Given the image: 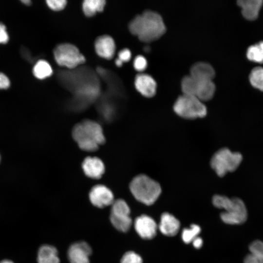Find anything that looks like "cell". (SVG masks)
Wrapping results in <instances>:
<instances>
[{
	"instance_id": "obj_5",
	"label": "cell",
	"mask_w": 263,
	"mask_h": 263,
	"mask_svg": "<svg viewBox=\"0 0 263 263\" xmlns=\"http://www.w3.org/2000/svg\"><path fill=\"white\" fill-rule=\"evenodd\" d=\"M242 159L240 153L233 152L227 148H223L214 153L210 159V165L216 174L222 177L227 172L235 171Z\"/></svg>"
},
{
	"instance_id": "obj_34",
	"label": "cell",
	"mask_w": 263,
	"mask_h": 263,
	"mask_svg": "<svg viewBox=\"0 0 263 263\" xmlns=\"http://www.w3.org/2000/svg\"><path fill=\"white\" fill-rule=\"evenodd\" d=\"M20 52L23 58L26 59L27 61H31L32 58L31 53L27 48L24 47H22L20 50Z\"/></svg>"
},
{
	"instance_id": "obj_8",
	"label": "cell",
	"mask_w": 263,
	"mask_h": 263,
	"mask_svg": "<svg viewBox=\"0 0 263 263\" xmlns=\"http://www.w3.org/2000/svg\"><path fill=\"white\" fill-rule=\"evenodd\" d=\"M89 198L93 205L100 208L111 205L114 201L112 191L102 185H96L92 188L89 193Z\"/></svg>"
},
{
	"instance_id": "obj_21",
	"label": "cell",
	"mask_w": 263,
	"mask_h": 263,
	"mask_svg": "<svg viewBox=\"0 0 263 263\" xmlns=\"http://www.w3.org/2000/svg\"><path fill=\"white\" fill-rule=\"evenodd\" d=\"M105 4L104 0H85L82 4L83 12L87 16H93L97 12L102 11Z\"/></svg>"
},
{
	"instance_id": "obj_15",
	"label": "cell",
	"mask_w": 263,
	"mask_h": 263,
	"mask_svg": "<svg viewBox=\"0 0 263 263\" xmlns=\"http://www.w3.org/2000/svg\"><path fill=\"white\" fill-rule=\"evenodd\" d=\"M190 75L198 80H212L215 76V71L209 64L199 62L192 66Z\"/></svg>"
},
{
	"instance_id": "obj_14",
	"label": "cell",
	"mask_w": 263,
	"mask_h": 263,
	"mask_svg": "<svg viewBox=\"0 0 263 263\" xmlns=\"http://www.w3.org/2000/svg\"><path fill=\"white\" fill-rule=\"evenodd\" d=\"M180 225L179 221L172 214L167 212L161 215L159 228L162 234L173 236L178 233Z\"/></svg>"
},
{
	"instance_id": "obj_24",
	"label": "cell",
	"mask_w": 263,
	"mask_h": 263,
	"mask_svg": "<svg viewBox=\"0 0 263 263\" xmlns=\"http://www.w3.org/2000/svg\"><path fill=\"white\" fill-rule=\"evenodd\" d=\"M249 80L253 87L263 91V68L257 67L252 69Z\"/></svg>"
},
{
	"instance_id": "obj_22",
	"label": "cell",
	"mask_w": 263,
	"mask_h": 263,
	"mask_svg": "<svg viewBox=\"0 0 263 263\" xmlns=\"http://www.w3.org/2000/svg\"><path fill=\"white\" fill-rule=\"evenodd\" d=\"M198 82V80L190 75L183 77L181 82L183 94L195 96Z\"/></svg>"
},
{
	"instance_id": "obj_16",
	"label": "cell",
	"mask_w": 263,
	"mask_h": 263,
	"mask_svg": "<svg viewBox=\"0 0 263 263\" xmlns=\"http://www.w3.org/2000/svg\"><path fill=\"white\" fill-rule=\"evenodd\" d=\"M262 0H239L237 4L242 8L243 16L248 20H254L258 16Z\"/></svg>"
},
{
	"instance_id": "obj_33",
	"label": "cell",
	"mask_w": 263,
	"mask_h": 263,
	"mask_svg": "<svg viewBox=\"0 0 263 263\" xmlns=\"http://www.w3.org/2000/svg\"><path fill=\"white\" fill-rule=\"evenodd\" d=\"M10 86L9 78L4 74L0 72V89H7Z\"/></svg>"
},
{
	"instance_id": "obj_4",
	"label": "cell",
	"mask_w": 263,
	"mask_h": 263,
	"mask_svg": "<svg viewBox=\"0 0 263 263\" xmlns=\"http://www.w3.org/2000/svg\"><path fill=\"white\" fill-rule=\"evenodd\" d=\"M130 189L137 200L146 205L154 203L162 192L159 183L145 174L136 176L130 183Z\"/></svg>"
},
{
	"instance_id": "obj_38",
	"label": "cell",
	"mask_w": 263,
	"mask_h": 263,
	"mask_svg": "<svg viewBox=\"0 0 263 263\" xmlns=\"http://www.w3.org/2000/svg\"><path fill=\"white\" fill-rule=\"evenodd\" d=\"M0 263H14L12 261L8 260H4L0 262Z\"/></svg>"
},
{
	"instance_id": "obj_11",
	"label": "cell",
	"mask_w": 263,
	"mask_h": 263,
	"mask_svg": "<svg viewBox=\"0 0 263 263\" xmlns=\"http://www.w3.org/2000/svg\"><path fill=\"white\" fill-rule=\"evenodd\" d=\"M84 172L90 178L97 179L105 172V166L102 160L96 157H87L82 162Z\"/></svg>"
},
{
	"instance_id": "obj_35",
	"label": "cell",
	"mask_w": 263,
	"mask_h": 263,
	"mask_svg": "<svg viewBox=\"0 0 263 263\" xmlns=\"http://www.w3.org/2000/svg\"><path fill=\"white\" fill-rule=\"evenodd\" d=\"M192 243L194 247L198 249L202 246L203 240L200 237H197L193 240Z\"/></svg>"
},
{
	"instance_id": "obj_26",
	"label": "cell",
	"mask_w": 263,
	"mask_h": 263,
	"mask_svg": "<svg viewBox=\"0 0 263 263\" xmlns=\"http://www.w3.org/2000/svg\"><path fill=\"white\" fill-rule=\"evenodd\" d=\"M121 263H142V259L137 253L129 251L122 257Z\"/></svg>"
},
{
	"instance_id": "obj_7",
	"label": "cell",
	"mask_w": 263,
	"mask_h": 263,
	"mask_svg": "<svg viewBox=\"0 0 263 263\" xmlns=\"http://www.w3.org/2000/svg\"><path fill=\"white\" fill-rule=\"evenodd\" d=\"M54 55L58 65L69 69L75 68L85 61V57L78 48L69 43L57 46L54 50Z\"/></svg>"
},
{
	"instance_id": "obj_39",
	"label": "cell",
	"mask_w": 263,
	"mask_h": 263,
	"mask_svg": "<svg viewBox=\"0 0 263 263\" xmlns=\"http://www.w3.org/2000/svg\"></svg>"
},
{
	"instance_id": "obj_2",
	"label": "cell",
	"mask_w": 263,
	"mask_h": 263,
	"mask_svg": "<svg viewBox=\"0 0 263 263\" xmlns=\"http://www.w3.org/2000/svg\"><path fill=\"white\" fill-rule=\"evenodd\" d=\"M72 135L79 147L86 151L97 150L105 141L101 126L91 120H85L76 124Z\"/></svg>"
},
{
	"instance_id": "obj_9",
	"label": "cell",
	"mask_w": 263,
	"mask_h": 263,
	"mask_svg": "<svg viewBox=\"0 0 263 263\" xmlns=\"http://www.w3.org/2000/svg\"><path fill=\"white\" fill-rule=\"evenodd\" d=\"M92 254L90 246L85 242L72 244L68 251L70 263H90L89 257Z\"/></svg>"
},
{
	"instance_id": "obj_18",
	"label": "cell",
	"mask_w": 263,
	"mask_h": 263,
	"mask_svg": "<svg viewBox=\"0 0 263 263\" xmlns=\"http://www.w3.org/2000/svg\"><path fill=\"white\" fill-rule=\"evenodd\" d=\"M198 81L195 97L202 101L210 99L213 97L215 90V86L212 80H198Z\"/></svg>"
},
{
	"instance_id": "obj_23",
	"label": "cell",
	"mask_w": 263,
	"mask_h": 263,
	"mask_svg": "<svg viewBox=\"0 0 263 263\" xmlns=\"http://www.w3.org/2000/svg\"><path fill=\"white\" fill-rule=\"evenodd\" d=\"M246 56L248 59L256 62H263V41L249 46Z\"/></svg>"
},
{
	"instance_id": "obj_6",
	"label": "cell",
	"mask_w": 263,
	"mask_h": 263,
	"mask_svg": "<svg viewBox=\"0 0 263 263\" xmlns=\"http://www.w3.org/2000/svg\"><path fill=\"white\" fill-rule=\"evenodd\" d=\"M173 110L178 116L187 119L203 118L207 113L203 101L195 96L184 94L177 99Z\"/></svg>"
},
{
	"instance_id": "obj_20",
	"label": "cell",
	"mask_w": 263,
	"mask_h": 263,
	"mask_svg": "<svg viewBox=\"0 0 263 263\" xmlns=\"http://www.w3.org/2000/svg\"><path fill=\"white\" fill-rule=\"evenodd\" d=\"M33 74L38 79H44L50 76L53 70L50 64L46 60H38L33 68Z\"/></svg>"
},
{
	"instance_id": "obj_10",
	"label": "cell",
	"mask_w": 263,
	"mask_h": 263,
	"mask_svg": "<svg viewBox=\"0 0 263 263\" xmlns=\"http://www.w3.org/2000/svg\"><path fill=\"white\" fill-rule=\"evenodd\" d=\"M134 228L141 238L151 239L156 234L157 225L152 218L146 215H142L135 219Z\"/></svg>"
},
{
	"instance_id": "obj_27",
	"label": "cell",
	"mask_w": 263,
	"mask_h": 263,
	"mask_svg": "<svg viewBox=\"0 0 263 263\" xmlns=\"http://www.w3.org/2000/svg\"><path fill=\"white\" fill-rule=\"evenodd\" d=\"M250 253L263 257V242L256 240L253 242L249 247Z\"/></svg>"
},
{
	"instance_id": "obj_1",
	"label": "cell",
	"mask_w": 263,
	"mask_h": 263,
	"mask_svg": "<svg viewBox=\"0 0 263 263\" xmlns=\"http://www.w3.org/2000/svg\"><path fill=\"white\" fill-rule=\"evenodd\" d=\"M130 32L144 42L154 40L166 31L161 16L156 12L147 10L136 16L130 23Z\"/></svg>"
},
{
	"instance_id": "obj_19",
	"label": "cell",
	"mask_w": 263,
	"mask_h": 263,
	"mask_svg": "<svg viewBox=\"0 0 263 263\" xmlns=\"http://www.w3.org/2000/svg\"><path fill=\"white\" fill-rule=\"evenodd\" d=\"M110 218L113 226L120 231H128L132 225V221L130 214L111 212Z\"/></svg>"
},
{
	"instance_id": "obj_32",
	"label": "cell",
	"mask_w": 263,
	"mask_h": 263,
	"mask_svg": "<svg viewBox=\"0 0 263 263\" xmlns=\"http://www.w3.org/2000/svg\"><path fill=\"white\" fill-rule=\"evenodd\" d=\"M119 59L123 62H126L129 61L131 58V51L128 49H124L121 50L118 54Z\"/></svg>"
},
{
	"instance_id": "obj_28",
	"label": "cell",
	"mask_w": 263,
	"mask_h": 263,
	"mask_svg": "<svg viewBox=\"0 0 263 263\" xmlns=\"http://www.w3.org/2000/svg\"><path fill=\"white\" fill-rule=\"evenodd\" d=\"M46 3L51 9L59 11L65 7L67 1L65 0H47Z\"/></svg>"
},
{
	"instance_id": "obj_37",
	"label": "cell",
	"mask_w": 263,
	"mask_h": 263,
	"mask_svg": "<svg viewBox=\"0 0 263 263\" xmlns=\"http://www.w3.org/2000/svg\"><path fill=\"white\" fill-rule=\"evenodd\" d=\"M115 63L116 65L118 67H121L122 65V62L120 61L119 59L116 58L115 60Z\"/></svg>"
},
{
	"instance_id": "obj_31",
	"label": "cell",
	"mask_w": 263,
	"mask_h": 263,
	"mask_svg": "<svg viewBox=\"0 0 263 263\" xmlns=\"http://www.w3.org/2000/svg\"><path fill=\"white\" fill-rule=\"evenodd\" d=\"M244 263H263V257L250 253L245 257Z\"/></svg>"
},
{
	"instance_id": "obj_17",
	"label": "cell",
	"mask_w": 263,
	"mask_h": 263,
	"mask_svg": "<svg viewBox=\"0 0 263 263\" xmlns=\"http://www.w3.org/2000/svg\"><path fill=\"white\" fill-rule=\"evenodd\" d=\"M38 263H59L56 249L53 246L43 245L41 246L38 254Z\"/></svg>"
},
{
	"instance_id": "obj_12",
	"label": "cell",
	"mask_w": 263,
	"mask_h": 263,
	"mask_svg": "<svg viewBox=\"0 0 263 263\" xmlns=\"http://www.w3.org/2000/svg\"><path fill=\"white\" fill-rule=\"evenodd\" d=\"M95 50L98 56L105 59L112 58L115 51V43L112 37L108 35L99 37L94 43Z\"/></svg>"
},
{
	"instance_id": "obj_29",
	"label": "cell",
	"mask_w": 263,
	"mask_h": 263,
	"mask_svg": "<svg viewBox=\"0 0 263 263\" xmlns=\"http://www.w3.org/2000/svg\"><path fill=\"white\" fill-rule=\"evenodd\" d=\"M147 66L146 59L142 56H137L133 62V66L135 69L138 71L144 70Z\"/></svg>"
},
{
	"instance_id": "obj_13",
	"label": "cell",
	"mask_w": 263,
	"mask_h": 263,
	"mask_svg": "<svg viewBox=\"0 0 263 263\" xmlns=\"http://www.w3.org/2000/svg\"><path fill=\"white\" fill-rule=\"evenodd\" d=\"M134 84L137 90L146 97H152L155 94L156 83L149 75L140 74L137 75Z\"/></svg>"
},
{
	"instance_id": "obj_25",
	"label": "cell",
	"mask_w": 263,
	"mask_h": 263,
	"mask_svg": "<svg viewBox=\"0 0 263 263\" xmlns=\"http://www.w3.org/2000/svg\"><path fill=\"white\" fill-rule=\"evenodd\" d=\"M200 231V226L195 224L192 225L189 228L184 229L182 233L183 241L186 244L192 242L195 238L198 237Z\"/></svg>"
},
{
	"instance_id": "obj_3",
	"label": "cell",
	"mask_w": 263,
	"mask_h": 263,
	"mask_svg": "<svg viewBox=\"0 0 263 263\" xmlns=\"http://www.w3.org/2000/svg\"><path fill=\"white\" fill-rule=\"evenodd\" d=\"M212 203L215 207L225 210L220 215L224 223L237 225L246 221L247 209L244 203L240 198H229L224 195H215L212 198Z\"/></svg>"
},
{
	"instance_id": "obj_30",
	"label": "cell",
	"mask_w": 263,
	"mask_h": 263,
	"mask_svg": "<svg viewBox=\"0 0 263 263\" xmlns=\"http://www.w3.org/2000/svg\"><path fill=\"white\" fill-rule=\"evenodd\" d=\"M9 35L5 26L0 22V44H6L9 41Z\"/></svg>"
},
{
	"instance_id": "obj_36",
	"label": "cell",
	"mask_w": 263,
	"mask_h": 263,
	"mask_svg": "<svg viewBox=\"0 0 263 263\" xmlns=\"http://www.w3.org/2000/svg\"><path fill=\"white\" fill-rule=\"evenodd\" d=\"M21 2L26 6H29L31 4V1L30 0H22Z\"/></svg>"
}]
</instances>
